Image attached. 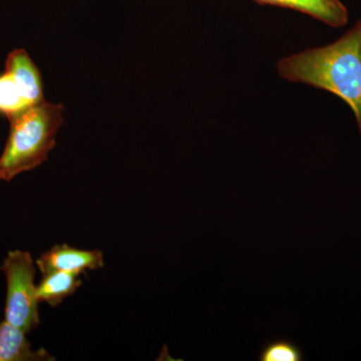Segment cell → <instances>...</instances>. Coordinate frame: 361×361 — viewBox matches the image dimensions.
I'll return each instance as SVG.
<instances>
[{
	"instance_id": "obj_1",
	"label": "cell",
	"mask_w": 361,
	"mask_h": 361,
	"mask_svg": "<svg viewBox=\"0 0 361 361\" xmlns=\"http://www.w3.org/2000/svg\"><path fill=\"white\" fill-rule=\"evenodd\" d=\"M277 71L288 82L326 90L345 102L361 135V20L332 44L280 59Z\"/></svg>"
},
{
	"instance_id": "obj_2",
	"label": "cell",
	"mask_w": 361,
	"mask_h": 361,
	"mask_svg": "<svg viewBox=\"0 0 361 361\" xmlns=\"http://www.w3.org/2000/svg\"><path fill=\"white\" fill-rule=\"evenodd\" d=\"M63 115L61 104L44 101L11 118L8 139L0 156V180L11 182L47 160L56 147Z\"/></svg>"
},
{
	"instance_id": "obj_3",
	"label": "cell",
	"mask_w": 361,
	"mask_h": 361,
	"mask_svg": "<svg viewBox=\"0 0 361 361\" xmlns=\"http://www.w3.org/2000/svg\"><path fill=\"white\" fill-rule=\"evenodd\" d=\"M0 270L6 278V322L25 332L32 331L40 323L32 255L26 251H9Z\"/></svg>"
},
{
	"instance_id": "obj_4",
	"label": "cell",
	"mask_w": 361,
	"mask_h": 361,
	"mask_svg": "<svg viewBox=\"0 0 361 361\" xmlns=\"http://www.w3.org/2000/svg\"><path fill=\"white\" fill-rule=\"evenodd\" d=\"M42 274L63 271L82 273L87 270L101 269L104 266L103 253L99 250H80L63 244L52 247L37 261Z\"/></svg>"
},
{
	"instance_id": "obj_5",
	"label": "cell",
	"mask_w": 361,
	"mask_h": 361,
	"mask_svg": "<svg viewBox=\"0 0 361 361\" xmlns=\"http://www.w3.org/2000/svg\"><path fill=\"white\" fill-rule=\"evenodd\" d=\"M6 71L18 85L30 106L44 101V84L37 66L25 49H16L7 56Z\"/></svg>"
},
{
	"instance_id": "obj_6",
	"label": "cell",
	"mask_w": 361,
	"mask_h": 361,
	"mask_svg": "<svg viewBox=\"0 0 361 361\" xmlns=\"http://www.w3.org/2000/svg\"><path fill=\"white\" fill-rule=\"evenodd\" d=\"M260 4L292 9L322 21L331 27L348 23V11L341 0H254Z\"/></svg>"
},
{
	"instance_id": "obj_7",
	"label": "cell",
	"mask_w": 361,
	"mask_h": 361,
	"mask_svg": "<svg viewBox=\"0 0 361 361\" xmlns=\"http://www.w3.org/2000/svg\"><path fill=\"white\" fill-rule=\"evenodd\" d=\"M25 330L6 319L0 322V361H51L56 358L44 349L33 350Z\"/></svg>"
},
{
	"instance_id": "obj_8",
	"label": "cell",
	"mask_w": 361,
	"mask_h": 361,
	"mask_svg": "<svg viewBox=\"0 0 361 361\" xmlns=\"http://www.w3.org/2000/svg\"><path fill=\"white\" fill-rule=\"evenodd\" d=\"M80 277L78 273L63 271L42 274V281L37 286V299L39 302H47L52 307H56L66 297L73 295L82 285Z\"/></svg>"
},
{
	"instance_id": "obj_9",
	"label": "cell",
	"mask_w": 361,
	"mask_h": 361,
	"mask_svg": "<svg viewBox=\"0 0 361 361\" xmlns=\"http://www.w3.org/2000/svg\"><path fill=\"white\" fill-rule=\"evenodd\" d=\"M30 108L32 106L26 102L13 77L6 71L0 73V115L11 120Z\"/></svg>"
},
{
	"instance_id": "obj_10",
	"label": "cell",
	"mask_w": 361,
	"mask_h": 361,
	"mask_svg": "<svg viewBox=\"0 0 361 361\" xmlns=\"http://www.w3.org/2000/svg\"><path fill=\"white\" fill-rule=\"evenodd\" d=\"M259 361H302L304 353L297 344L288 339H274L268 342L258 356Z\"/></svg>"
}]
</instances>
